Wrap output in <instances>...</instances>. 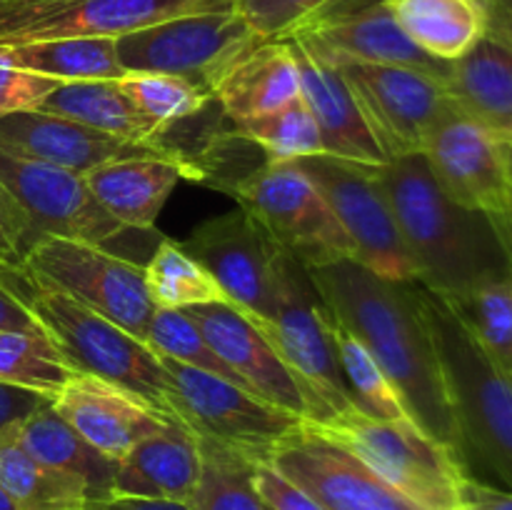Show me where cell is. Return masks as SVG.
<instances>
[{
	"label": "cell",
	"mask_w": 512,
	"mask_h": 510,
	"mask_svg": "<svg viewBox=\"0 0 512 510\" xmlns=\"http://www.w3.org/2000/svg\"><path fill=\"white\" fill-rule=\"evenodd\" d=\"M300 168L323 190L335 218L353 243L360 265L393 283H415L418 270L405 250L393 208L378 178V165L315 155L298 160Z\"/></svg>",
	"instance_id": "7c38bea8"
},
{
	"label": "cell",
	"mask_w": 512,
	"mask_h": 510,
	"mask_svg": "<svg viewBox=\"0 0 512 510\" xmlns=\"http://www.w3.org/2000/svg\"><path fill=\"white\" fill-rule=\"evenodd\" d=\"M288 43L293 45L300 65V98L318 123L325 155L363 165L388 163L340 70L310 58L293 40Z\"/></svg>",
	"instance_id": "cb8c5ba5"
},
{
	"label": "cell",
	"mask_w": 512,
	"mask_h": 510,
	"mask_svg": "<svg viewBox=\"0 0 512 510\" xmlns=\"http://www.w3.org/2000/svg\"><path fill=\"white\" fill-rule=\"evenodd\" d=\"M235 133L258 145L268 160H303L325 155L323 135L303 98L270 115L235 123Z\"/></svg>",
	"instance_id": "d590c367"
},
{
	"label": "cell",
	"mask_w": 512,
	"mask_h": 510,
	"mask_svg": "<svg viewBox=\"0 0 512 510\" xmlns=\"http://www.w3.org/2000/svg\"><path fill=\"white\" fill-rule=\"evenodd\" d=\"M0 48L18 68L48 75L60 83L120 80L125 75L115 50V38H55Z\"/></svg>",
	"instance_id": "4dcf8cb0"
},
{
	"label": "cell",
	"mask_w": 512,
	"mask_h": 510,
	"mask_svg": "<svg viewBox=\"0 0 512 510\" xmlns=\"http://www.w3.org/2000/svg\"><path fill=\"white\" fill-rule=\"evenodd\" d=\"M335 345H338L340 368L348 380L350 393L363 413L385 420L410 418L400 393L390 383L378 360L373 358V353L365 348L363 340L335 323Z\"/></svg>",
	"instance_id": "74e56055"
},
{
	"label": "cell",
	"mask_w": 512,
	"mask_h": 510,
	"mask_svg": "<svg viewBox=\"0 0 512 510\" xmlns=\"http://www.w3.org/2000/svg\"><path fill=\"white\" fill-rule=\"evenodd\" d=\"M335 68L388 160L423 153L435 125L455 108L445 80L423 70L358 60H343Z\"/></svg>",
	"instance_id": "4fadbf2b"
},
{
	"label": "cell",
	"mask_w": 512,
	"mask_h": 510,
	"mask_svg": "<svg viewBox=\"0 0 512 510\" xmlns=\"http://www.w3.org/2000/svg\"><path fill=\"white\" fill-rule=\"evenodd\" d=\"M85 510H190L188 503L163 498H130V495H108L103 500H93Z\"/></svg>",
	"instance_id": "7dc6e473"
},
{
	"label": "cell",
	"mask_w": 512,
	"mask_h": 510,
	"mask_svg": "<svg viewBox=\"0 0 512 510\" xmlns=\"http://www.w3.org/2000/svg\"><path fill=\"white\" fill-rule=\"evenodd\" d=\"M313 425L423 510H460L463 505L470 478L465 460L430 438L413 418L385 420L353 408Z\"/></svg>",
	"instance_id": "5b68a950"
},
{
	"label": "cell",
	"mask_w": 512,
	"mask_h": 510,
	"mask_svg": "<svg viewBox=\"0 0 512 510\" xmlns=\"http://www.w3.org/2000/svg\"><path fill=\"white\" fill-rule=\"evenodd\" d=\"M185 248L218 280L228 303L258 323L273 318L280 280L290 255L243 208L205 220L185 240Z\"/></svg>",
	"instance_id": "5bb4252c"
},
{
	"label": "cell",
	"mask_w": 512,
	"mask_h": 510,
	"mask_svg": "<svg viewBox=\"0 0 512 510\" xmlns=\"http://www.w3.org/2000/svg\"><path fill=\"white\" fill-rule=\"evenodd\" d=\"M418 293L465 455L473 453L512 490V375L475 343L440 295L420 283Z\"/></svg>",
	"instance_id": "277c9868"
},
{
	"label": "cell",
	"mask_w": 512,
	"mask_h": 510,
	"mask_svg": "<svg viewBox=\"0 0 512 510\" xmlns=\"http://www.w3.org/2000/svg\"><path fill=\"white\" fill-rule=\"evenodd\" d=\"M253 485L268 510H325L318 500L310 498L303 488L290 483L268 463H255Z\"/></svg>",
	"instance_id": "7bdbcfd3"
},
{
	"label": "cell",
	"mask_w": 512,
	"mask_h": 510,
	"mask_svg": "<svg viewBox=\"0 0 512 510\" xmlns=\"http://www.w3.org/2000/svg\"><path fill=\"white\" fill-rule=\"evenodd\" d=\"M0 330H40L33 313L8 285L3 270H0Z\"/></svg>",
	"instance_id": "f6af8a7d"
},
{
	"label": "cell",
	"mask_w": 512,
	"mask_h": 510,
	"mask_svg": "<svg viewBox=\"0 0 512 510\" xmlns=\"http://www.w3.org/2000/svg\"><path fill=\"white\" fill-rule=\"evenodd\" d=\"M0 148L20 158L58 165L73 173L88 175L98 165L130 155H150L160 150L150 145L128 143L115 135L80 125L43 110H23L0 118ZM165 155V153H163Z\"/></svg>",
	"instance_id": "44dd1931"
},
{
	"label": "cell",
	"mask_w": 512,
	"mask_h": 510,
	"mask_svg": "<svg viewBox=\"0 0 512 510\" xmlns=\"http://www.w3.org/2000/svg\"><path fill=\"white\" fill-rule=\"evenodd\" d=\"M0 510H25L15 503V498L3 488V485H0Z\"/></svg>",
	"instance_id": "f907efd6"
},
{
	"label": "cell",
	"mask_w": 512,
	"mask_h": 510,
	"mask_svg": "<svg viewBox=\"0 0 512 510\" xmlns=\"http://www.w3.org/2000/svg\"><path fill=\"white\" fill-rule=\"evenodd\" d=\"M233 123L270 115L300 100V65L288 40H265L235 60L213 85Z\"/></svg>",
	"instance_id": "d4e9b609"
},
{
	"label": "cell",
	"mask_w": 512,
	"mask_h": 510,
	"mask_svg": "<svg viewBox=\"0 0 512 510\" xmlns=\"http://www.w3.org/2000/svg\"><path fill=\"white\" fill-rule=\"evenodd\" d=\"M408 38L443 63L463 58L485 33L483 0H383Z\"/></svg>",
	"instance_id": "f1b7e54d"
},
{
	"label": "cell",
	"mask_w": 512,
	"mask_h": 510,
	"mask_svg": "<svg viewBox=\"0 0 512 510\" xmlns=\"http://www.w3.org/2000/svg\"><path fill=\"white\" fill-rule=\"evenodd\" d=\"M18 268L43 288L113 320L145 343L155 313L145 288V265L110 253L103 245L40 235Z\"/></svg>",
	"instance_id": "52a82bcc"
},
{
	"label": "cell",
	"mask_w": 512,
	"mask_h": 510,
	"mask_svg": "<svg viewBox=\"0 0 512 510\" xmlns=\"http://www.w3.org/2000/svg\"><path fill=\"white\" fill-rule=\"evenodd\" d=\"M60 80L18 68L0 48V118L10 113L35 110Z\"/></svg>",
	"instance_id": "60d3db41"
},
{
	"label": "cell",
	"mask_w": 512,
	"mask_h": 510,
	"mask_svg": "<svg viewBox=\"0 0 512 510\" xmlns=\"http://www.w3.org/2000/svg\"><path fill=\"white\" fill-rule=\"evenodd\" d=\"M198 440L203 470L188 500L190 510H268L253 485L258 460L203 435Z\"/></svg>",
	"instance_id": "d6a6232c"
},
{
	"label": "cell",
	"mask_w": 512,
	"mask_h": 510,
	"mask_svg": "<svg viewBox=\"0 0 512 510\" xmlns=\"http://www.w3.org/2000/svg\"><path fill=\"white\" fill-rule=\"evenodd\" d=\"M460 510H512V490H500L475 478H468L465 480Z\"/></svg>",
	"instance_id": "bcb514c9"
},
{
	"label": "cell",
	"mask_w": 512,
	"mask_h": 510,
	"mask_svg": "<svg viewBox=\"0 0 512 510\" xmlns=\"http://www.w3.org/2000/svg\"><path fill=\"white\" fill-rule=\"evenodd\" d=\"M378 178L423 288L455 300L512 275L493 218L455 203L440 188L423 153L390 158L378 165Z\"/></svg>",
	"instance_id": "7a4b0ae2"
},
{
	"label": "cell",
	"mask_w": 512,
	"mask_h": 510,
	"mask_svg": "<svg viewBox=\"0 0 512 510\" xmlns=\"http://www.w3.org/2000/svg\"><path fill=\"white\" fill-rule=\"evenodd\" d=\"M203 470L200 440L180 420L140 440L115 465L113 495L188 503Z\"/></svg>",
	"instance_id": "7402d4cb"
},
{
	"label": "cell",
	"mask_w": 512,
	"mask_h": 510,
	"mask_svg": "<svg viewBox=\"0 0 512 510\" xmlns=\"http://www.w3.org/2000/svg\"><path fill=\"white\" fill-rule=\"evenodd\" d=\"M475 343L512 375V275L445 300Z\"/></svg>",
	"instance_id": "e575fe53"
},
{
	"label": "cell",
	"mask_w": 512,
	"mask_h": 510,
	"mask_svg": "<svg viewBox=\"0 0 512 510\" xmlns=\"http://www.w3.org/2000/svg\"><path fill=\"white\" fill-rule=\"evenodd\" d=\"M225 193L303 268L353 258L355 248L323 190L298 160H265Z\"/></svg>",
	"instance_id": "8992f818"
},
{
	"label": "cell",
	"mask_w": 512,
	"mask_h": 510,
	"mask_svg": "<svg viewBox=\"0 0 512 510\" xmlns=\"http://www.w3.org/2000/svg\"><path fill=\"white\" fill-rule=\"evenodd\" d=\"M0 270L75 373L98 375L143 398L165 418L180 420L170 398L163 360L148 343L85 305L43 288L20 268L0 265Z\"/></svg>",
	"instance_id": "3957f363"
},
{
	"label": "cell",
	"mask_w": 512,
	"mask_h": 510,
	"mask_svg": "<svg viewBox=\"0 0 512 510\" xmlns=\"http://www.w3.org/2000/svg\"><path fill=\"white\" fill-rule=\"evenodd\" d=\"M508 145H510V148H512V138H510V140H508Z\"/></svg>",
	"instance_id": "f5cc1de1"
},
{
	"label": "cell",
	"mask_w": 512,
	"mask_h": 510,
	"mask_svg": "<svg viewBox=\"0 0 512 510\" xmlns=\"http://www.w3.org/2000/svg\"><path fill=\"white\" fill-rule=\"evenodd\" d=\"M35 110L60 115V118L75 120V123L100 130V133L115 135L128 143L150 145V148L170 155L165 150V130L168 128L153 123L148 115L140 113L133 100L123 93L118 80L58 83Z\"/></svg>",
	"instance_id": "4316f807"
},
{
	"label": "cell",
	"mask_w": 512,
	"mask_h": 510,
	"mask_svg": "<svg viewBox=\"0 0 512 510\" xmlns=\"http://www.w3.org/2000/svg\"><path fill=\"white\" fill-rule=\"evenodd\" d=\"M0 485L25 510H85L93 500L88 485L33 458L13 425L0 430Z\"/></svg>",
	"instance_id": "f546056e"
},
{
	"label": "cell",
	"mask_w": 512,
	"mask_h": 510,
	"mask_svg": "<svg viewBox=\"0 0 512 510\" xmlns=\"http://www.w3.org/2000/svg\"><path fill=\"white\" fill-rule=\"evenodd\" d=\"M510 173H512V148H510Z\"/></svg>",
	"instance_id": "816d5d0a"
},
{
	"label": "cell",
	"mask_w": 512,
	"mask_h": 510,
	"mask_svg": "<svg viewBox=\"0 0 512 510\" xmlns=\"http://www.w3.org/2000/svg\"><path fill=\"white\" fill-rule=\"evenodd\" d=\"M13 433L18 443L40 463L65 475H73L80 483L88 485L93 500L113 495L115 465L118 463L105 458L88 440L80 438L50 405L15 423Z\"/></svg>",
	"instance_id": "83f0119b"
},
{
	"label": "cell",
	"mask_w": 512,
	"mask_h": 510,
	"mask_svg": "<svg viewBox=\"0 0 512 510\" xmlns=\"http://www.w3.org/2000/svg\"><path fill=\"white\" fill-rule=\"evenodd\" d=\"M423 155L455 203L485 215L512 213L510 145L478 120L453 108L435 125Z\"/></svg>",
	"instance_id": "e0dca14e"
},
{
	"label": "cell",
	"mask_w": 512,
	"mask_h": 510,
	"mask_svg": "<svg viewBox=\"0 0 512 510\" xmlns=\"http://www.w3.org/2000/svg\"><path fill=\"white\" fill-rule=\"evenodd\" d=\"M350 0H235L233 10L263 40H288Z\"/></svg>",
	"instance_id": "ab89813d"
},
{
	"label": "cell",
	"mask_w": 512,
	"mask_h": 510,
	"mask_svg": "<svg viewBox=\"0 0 512 510\" xmlns=\"http://www.w3.org/2000/svg\"><path fill=\"white\" fill-rule=\"evenodd\" d=\"M195 180V173L170 155H130L110 160L85 175L98 203L125 228L150 230L180 180Z\"/></svg>",
	"instance_id": "603a6c76"
},
{
	"label": "cell",
	"mask_w": 512,
	"mask_h": 510,
	"mask_svg": "<svg viewBox=\"0 0 512 510\" xmlns=\"http://www.w3.org/2000/svg\"><path fill=\"white\" fill-rule=\"evenodd\" d=\"M265 43L235 10L165 20L115 38L125 73H170L213 93L220 75Z\"/></svg>",
	"instance_id": "9c48e42d"
},
{
	"label": "cell",
	"mask_w": 512,
	"mask_h": 510,
	"mask_svg": "<svg viewBox=\"0 0 512 510\" xmlns=\"http://www.w3.org/2000/svg\"><path fill=\"white\" fill-rule=\"evenodd\" d=\"M185 315L203 330L225 365L248 385L250 393L303 420L315 418V408L293 370L285 365L275 345L245 310L228 300L185 308Z\"/></svg>",
	"instance_id": "ac0fdd59"
},
{
	"label": "cell",
	"mask_w": 512,
	"mask_h": 510,
	"mask_svg": "<svg viewBox=\"0 0 512 510\" xmlns=\"http://www.w3.org/2000/svg\"><path fill=\"white\" fill-rule=\"evenodd\" d=\"M268 465L303 488L325 510H423L390 488L360 458L300 420L268 453Z\"/></svg>",
	"instance_id": "9a60e30c"
},
{
	"label": "cell",
	"mask_w": 512,
	"mask_h": 510,
	"mask_svg": "<svg viewBox=\"0 0 512 510\" xmlns=\"http://www.w3.org/2000/svg\"><path fill=\"white\" fill-rule=\"evenodd\" d=\"M160 360L178 418L195 435L228 445L258 463H265L270 450L303 420L230 380L170 358Z\"/></svg>",
	"instance_id": "30bf717a"
},
{
	"label": "cell",
	"mask_w": 512,
	"mask_h": 510,
	"mask_svg": "<svg viewBox=\"0 0 512 510\" xmlns=\"http://www.w3.org/2000/svg\"><path fill=\"white\" fill-rule=\"evenodd\" d=\"M145 343H148L160 358H170L175 360V363L203 370V373L218 375V378L230 380V383L248 390V385L220 360V355L215 353L213 345L205 340L203 330H200L183 310L155 308L153 318H150L148 323V330H145Z\"/></svg>",
	"instance_id": "f35d334b"
},
{
	"label": "cell",
	"mask_w": 512,
	"mask_h": 510,
	"mask_svg": "<svg viewBox=\"0 0 512 510\" xmlns=\"http://www.w3.org/2000/svg\"><path fill=\"white\" fill-rule=\"evenodd\" d=\"M145 288L155 308L185 310L225 298L218 280L183 243L163 238L145 265Z\"/></svg>",
	"instance_id": "1f68e13d"
},
{
	"label": "cell",
	"mask_w": 512,
	"mask_h": 510,
	"mask_svg": "<svg viewBox=\"0 0 512 510\" xmlns=\"http://www.w3.org/2000/svg\"><path fill=\"white\" fill-rule=\"evenodd\" d=\"M495 223V230H498L500 240H503L505 245V253H508L510 263H512V213H505V215H490Z\"/></svg>",
	"instance_id": "681fc988"
},
{
	"label": "cell",
	"mask_w": 512,
	"mask_h": 510,
	"mask_svg": "<svg viewBox=\"0 0 512 510\" xmlns=\"http://www.w3.org/2000/svg\"><path fill=\"white\" fill-rule=\"evenodd\" d=\"M38 238V230L33 228V223L25 218L23 210L0 183V265L18 268L30 245Z\"/></svg>",
	"instance_id": "b9f144b4"
},
{
	"label": "cell",
	"mask_w": 512,
	"mask_h": 510,
	"mask_svg": "<svg viewBox=\"0 0 512 510\" xmlns=\"http://www.w3.org/2000/svg\"><path fill=\"white\" fill-rule=\"evenodd\" d=\"M288 40L325 65H338L343 60L403 65L440 80L448 78L450 70V63L433 58L408 38L383 0L355 10H335L290 35Z\"/></svg>",
	"instance_id": "d6986e66"
},
{
	"label": "cell",
	"mask_w": 512,
	"mask_h": 510,
	"mask_svg": "<svg viewBox=\"0 0 512 510\" xmlns=\"http://www.w3.org/2000/svg\"><path fill=\"white\" fill-rule=\"evenodd\" d=\"M258 325L308 393L315 408L313 423L358 408L340 368L333 315L295 258L285 263L273 318Z\"/></svg>",
	"instance_id": "ba28073f"
},
{
	"label": "cell",
	"mask_w": 512,
	"mask_h": 510,
	"mask_svg": "<svg viewBox=\"0 0 512 510\" xmlns=\"http://www.w3.org/2000/svg\"><path fill=\"white\" fill-rule=\"evenodd\" d=\"M48 395L35 393V390L18 388V385L0 383V430L10 428V425L20 423L28 415H33L35 410L50 405Z\"/></svg>",
	"instance_id": "ee69618b"
},
{
	"label": "cell",
	"mask_w": 512,
	"mask_h": 510,
	"mask_svg": "<svg viewBox=\"0 0 512 510\" xmlns=\"http://www.w3.org/2000/svg\"><path fill=\"white\" fill-rule=\"evenodd\" d=\"M460 113L478 120L508 143L512 138V45L485 33L463 58L453 60L445 78Z\"/></svg>",
	"instance_id": "484cf974"
},
{
	"label": "cell",
	"mask_w": 512,
	"mask_h": 510,
	"mask_svg": "<svg viewBox=\"0 0 512 510\" xmlns=\"http://www.w3.org/2000/svg\"><path fill=\"white\" fill-rule=\"evenodd\" d=\"M305 270L335 323L363 340L378 360L410 418L465 460L418 283L385 280L353 258Z\"/></svg>",
	"instance_id": "6da1fadb"
},
{
	"label": "cell",
	"mask_w": 512,
	"mask_h": 510,
	"mask_svg": "<svg viewBox=\"0 0 512 510\" xmlns=\"http://www.w3.org/2000/svg\"><path fill=\"white\" fill-rule=\"evenodd\" d=\"M75 375L43 330H0V383L58 395Z\"/></svg>",
	"instance_id": "836d02e7"
},
{
	"label": "cell",
	"mask_w": 512,
	"mask_h": 510,
	"mask_svg": "<svg viewBox=\"0 0 512 510\" xmlns=\"http://www.w3.org/2000/svg\"><path fill=\"white\" fill-rule=\"evenodd\" d=\"M50 408L80 438L115 463L140 440L163 430L173 420L130 390L88 373H75L63 390L53 395Z\"/></svg>",
	"instance_id": "ffe728a7"
},
{
	"label": "cell",
	"mask_w": 512,
	"mask_h": 510,
	"mask_svg": "<svg viewBox=\"0 0 512 510\" xmlns=\"http://www.w3.org/2000/svg\"><path fill=\"white\" fill-rule=\"evenodd\" d=\"M235 0H0V45L120 38L165 20L225 13Z\"/></svg>",
	"instance_id": "8fae6325"
},
{
	"label": "cell",
	"mask_w": 512,
	"mask_h": 510,
	"mask_svg": "<svg viewBox=\"0 0 512 510\" xmlns=\"http://www.w3.org/2000/svg\"><path fill=\"white\" fill-rule=\"evenodd\" d=\"M0 183L38 235L108 245L125 233L90 190L85 175L0 148Z\"/></svg>",
	"instance_id": "2e32d148"
},
{
	"label": "cell",
	"mask_w": 512,
	"mask_h": 510,
	"mask_svg": "<svg viewBox=\"0 0 512 510\" xmlns=\"http://www.w3.org/2000/svg\"><path fill=\"white\" fill-rule=\"evenodd\" d=\"M118 83L135 108L163 128L198 118L208 103H213V93L208 88L180 75L125 73Z\"/></svg>",
	"instance_id": "8d00e7d4"
},
{
	"label": "cell",
	"mask_w": 512,
	"mask_h": 510,
	"mask_svg": "<svg viewBox=\"0 0 512 510\" xmlns=\"http://www.w3.org/2000/svg\"><path fill=\"white\" fill-rule=\"evenodd\" d=\"M488 10V33L512 45V0H483Z\"/></svg>",
	"instance_id": "c3c4849f"
}]
</instances>
